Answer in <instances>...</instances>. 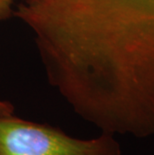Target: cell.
I'll use <instances>...</instances> for the list:
<instances>
[{
  "label": "cell",
  "instance_id": "4",
  "mask_svg": "<svg viewBox=\"0 0 154 155\" xmlns=\"http://www.w3.org/2000/svg\"><path fill=\"white\" fill-rule=\"evenodd\" d=\"M14 113V106L11 102L0 99V114Z\"/></svg>",
  "mask_w": 154,
  "mask_h": 155
},
{
  "label": "cell",
  "instance_id": "1",
  "mask_svg": "<svg viewBox=\"0 0 154 155\" xmlns=\"http://www.w3.org/2000/svg\"><path fill=\"white\" fill-rule=\"evenodd\" d=\"M0 155H122L114 135L81 139L47 123L0 114Z\"/></svg>",
  "mask_w": 154,
  "mask_h": 155
},
{
  "label": "cell",
  "instance_id": "2",
  "mask_svg": "<svg viewBox=\"0 0 154 155\" xmlns=\"http://www.w3.org/2000/svg\"><path fill=\"white\" fill-rule=\"evenodd\" d=\"M141 17L154 20V0H103Z\"/></svg>",
  "mask_w": 154,
  "mask_h": 155
},
{
  "label": "cell",
  "instance_id": "3",
  "mask_svg": "<svg viewBox=\"0 0 154 155\" xmlns=\"http://www.w3.org/2000/svg\"><path fill=\"white\" fill-rule=\"evenodd\" d=\"M16 0H0V21L6 20L13 14Z\"/></svg>",
  "mask_w": 154,
  "mask_h": 155
}]
</instances>
